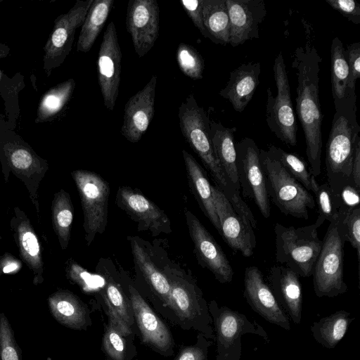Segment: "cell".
Segmentation results:
<instances>
[{
	"instance_id": "obj_39",
	"label": "cell",
	"mask_w": 360,
	"mask_h": 360,
	"mask_svg": "<svg viewBox=\"0 0 360 360\" xmlns=\"http://www.w3.org/2000/svg\"><path fill=\"white\" fill-rule=\"evenodd\" d=\"M176 59L179 69L186 76L193 79L202 78L205 62L193 46L180 43L176 49Z\"/></svg>"
},
{
	"instance_id": "obj_14",
	"label": "cell",
	"mask_w": 360,
	"mask_h": 360,
	"mask_svg": "<svg viewBox=\"0 0 360 360\" xmlns=\"http://www.w3.org/2000/svg\"><path fill=\"white\" fill-rule=\"evenodd\" d=\"M126 292L131 306L137 335L142 344L161 356L167 357L174 354L175 342L167 325L134 285L129 284Z\"/></svg>"
},
{
	"instance_id": "obj_3",
	"label": "cell",
	"mask_w": 360,
	"mask_h": 360,
	"mask_svg": "<svg viewBox=\"0 0 360 360\" xmlns=\"http://www.w3.org/2000/svg\"><path fill=\"white\" fill-rule=\"evenodd\" d=\"M360 126L356 111L335 112L326 150L327 184L339 198L342 188L349 184Z\"/></svg>"
},
{
	"instance_id": "obj_10",
	"label": "cell",
	"mask_w": 360,
	"mask_h": 360,
	"mask_svg": "<svg viewBox=\"0 0 360 360\" xmlns=\"http://www.w3.org/2000/svg\"><path fill=\"white\" fill-rule=\"evenodd\" d=\"M276 94L266 90V120L271 132L285 144L297 145V122L290 96L288 73L281 51L273 66Z\"/></svg>"
},
{
	"instance_id": "obj_34",
	"label": "cell",
	"mask_w": 360,
	"mask_h": 360,
	"mask_svg": "<svg viewBox=\"0 0 360 360\" xmlns=\"http://www.w3.org/2000/svg\"><path fill=\"white\" fill-rule=\"evenodd\" d=\"M202 15L210 39L215 44L227 45L230 20L226 0H202Z\"/></svg>"
},
{
	"instance_id": "obj_16",
	"label": "cell",
	"mask_w": 360,
	"mask_h": 360,
	"mask_svg": "<svg viewBox=\"0 0 360 360\" xmlns=\"http://www.w3.org/2000/svg\"><path fill=\"white\" fill-rule=\"evenodd\" d=\"M122 51L115 25L107 26L97 59L98 80L106 108L112 111L119 93L121 76Z\"/></svg>"
},
{
	"instance_id": "obj_15",
	"label": "cell",
	"mask_w": 360,
	"mask_h": 360,
	"mask_svg": "<svg viewBox=\"0 0 360 360\" xmlns=\"http://www.w3.org/2000/svg\"><path fill=\"white\" fill-rule=\"evenodd\" d=\"M185 217L199 264L208 269L220 283H231L233 270L221 246L190 210L185 211Z\"/></svg>"
},
{
	"instance_id": "obj_37",
	"label": "cell",
	"mask_w": 360,
	"mask_h": 360,
	"mask_svg": "<svg viewBox=\"0 0 360 360\" xmlns=\"http://www.w3.org/2000/svg\"><path fill=\"white\" fill-rule=\"evenodd\" d=\"M75 87L73 79H69L49 89L39 103L35 123L51 121L68 103Z\"/></svg>"
},
{
	"instance_id": "obj_7",
	"label": "cell",
	"mask_w": 360,
	"mask_h": 360,
	"mask_svg": "<svg viewBox=\"0 0 360 360\" xmlns=\"http://www.w3.org/2000/svg\"><path fill=\"white\" fill-rule=\"evenodd\" d=\"M217 345L216 360H240L243 335L250 333L270 342L266 330L255 321H251L238 311L219 306L212 300L208 303Z\"/></svg>"
},
{
	"instance_id": "obj_12",
	"label": "cell",
	"mask_w": 360,
	"mask_h": 360,
	"mask_svg": "<svg viewBox=\"0 0 360 360\" xmlns=\"http://www.w3.org/2000/svg\"><path fill=\"white\" fill-rule=\"evenodd\" d=\"M236 165L240 189L244 197L252 200L262 216L271 214L270 200L260 160L259 148L255 141L245 137L236 144Z\"/></svg>"
},
{
	"instance_id": "obj_21",
	"label": "cell",
	"mask_w": 360,
	"mask_h": 360,
	"mask_svg": "<svg viewBox=\"0 0 360 360\" xmlns=\"http://www.w3.org/2000/svg\"><path fill=\"white\" fill-rule=\"evenodd\" d=\"M230 20L229 44L236 47L259 37V25L266 15L264 0H226Z\"/></svg>"
},
{
	"instance_id": "obj_49",
	"label": "cell",
	"mask_w": 360,
	"mask_h": 360,
	"mask_svg": "<svg viewBox=\"0 0 360 360\" xmlns=\"http://www.w3.org/2000/svg\"><path fill=\"white\" fill-rule=\"evenodd\" d=\"M22 266L21 259L9 252L0 256V276L18 273Z\"/></svg>"
},
{
	"instance_id": "obj_50",
	"label": "cell",
	"mask_w": 360,
	"mask_h": 360,
	"mask_svg": "<svg viewBox=\"0 0 360 360\" xmlns=\"http://www.w3.org/2000/svg\"><path fill=\"white\" fill-rule=\"evenodd\" d=\"M349 184L360 191V137L356 143Z\"/></svg>"
},
{
	"instance_id": "obj_5",
	"label": "cell",
	"mask_w": 360,
	"mask_h": 360,
	"mask_svg": "<svg viewBox=\"0 0 360 360\" xmlns=\"http://www.w3.org/2000/svg\"><path fill=\"white\" fill-rule=\"evenodd\" d=\"M259 160L269 200L285 215L309 219L315 207L313 195L295 180L269 150H259Z\"/></svg>"
},
{
	"instance_id": "obj_40",
	"label": "cell",
	"mask_w": 360,
	"mask_h": 360,
	"mask_svg": "<svg viewBox=\"0 0 360 360\" xmlns=\"http://www.w3.org/2000/svg\"><path fill=\"white\" fill-rule=\"evenodd\" d=\"M318 207V217L314 224L318 229L325 222H331L338 214L339 198L333 193L327 182L319 184L314 192Z\"/></svg>"
},
{
	"instance_id": "obj_51",
	"label": "cell",
	"mask_w": 360,
	"mask_h": 360,
	"mask_svg": "<svg viewBox=\"0 0 360 360\" xmlns=\"http://www.w3.org/2000/svg\"><path fill=\"white\" fill-rule=\"evenodd\" d=\"M9 52H10L9 46L6 44L0 43V59L2 58L6 57L8 56V54L9 53ZM1 75H2V72L0 70V81L1 79Z\"/></svg>"
},
{
	"instance_id": "obj_27",
	"label": "cell",
	"mask_w": 360,
	"mask_h": 360,
	"mask_svg": "<svg viewBox=\"0 0 360 360\" xmlns=\"http://www.w3.org/2000/svg\"><path fill=\"white\" fill-rule=\"evenodd\" d=\"M52 316L63 326L86 331L92 325L88 306L75 293L58 289L47 299Z\"/></svg>"
},
{
	"instance_id": "obj_13",
	"label": "cell",
	"mask_w": 360,
	"mask_h": 360,
	"mask_svg": "<svg viewBox=\"0 0 360 360\" xmlns=\"http://www.w3.org/2000/svg\"><path fill=\"white\" fill-rule=\"evenodd\" d=\"M93 0H77L65 13L58 15L44 46V70L47 77L60 67L72 50L76 30L82 25Z\"/></svg>"
},
{
	"instance_id": "obj_46",
	"label": "cell",
	"mask_w": 360,
	"mask_h": 360,
	"mask_svg": "<svg viewBox=\"0 0 360 360\" xmlns=\"http://www.w3.org/2000/svg\"><path fill=\"white\" fill-rule=\"evenodd\" d=\"M182 7L188 16L191 18L194 25L199 30L202 35L210 39L203 24L202 7V0H181Z\"/></svg>"
},
{
	"instance_id": "obj_48",
	"label": "cell",
	"mask_w": 360,
	"mask_h": 360,
	"mask_svg": "<svg viewBox=\"0 0 360 360\" xmlns=\"http://www.w3.org/2000/svg\"><path fill=\"white\" fill-rule=\"evenodd\" d=\"M346 58L349 66L350 82L356 89V82L360 77V43L348 44L345 49Z\"/></svg>"
},
{
	"instance_id": "obj_26",
	"label": "cell",
	"mask_w": 360,
	"mask_h": 360,
	"mask_svg": "<svg viewBox=\"0 0 360 360\" xmlns=\"http://www.w3.org/2000/svg\"><path fill=\"white\" fill-rule=\"evenodd\" d=\"M330 75L335 112L356 111V89L351 85L346 51L338 37L333 38L330 46Z\"/></svg>"
},
{
	"instance_id": "obj_31",
	"label": "cell",
	"mask_w": 360,
	"mask_h": 360,
	"mask_svg": "<svg viewBox=\"0 0 360 360\" xmlns=\"http://www.w3.org/2000/svg\"><path fill=\"white\" fill-rule=\"evenodd\" d=\"M210 127L215 156L231 184L240 192L236 165V150L233 138L236 128H229L214 121H210Z\"/></svg>"
},
{
	"instance_id": "obj_42",
	"label": "cell",
	"mask_w": 360,
	"mask_h": 360,
	"mask_svg": "<svg viewBox=\"0 0 360 360\" xmlns=\"http://www.w3.org/2000/svg\"><path fill=\"white\" fill-rule=\"evenodd\" d=\"M337 217L338 231L345 242H349L360 257V207L353 210L342 219Z\"/></svg>"
},
{
	"instance_id": "obj_19",
	"label": "cell",
	"mask_w": 360,
	"mask_h": 360,
	"mask_svg": "<svg viewBox=\"0 0 360 360\" xmlns=\"http://www.w3.org/2000/svg\"><path fill=\"white\" fill-rule=\"evenodd\" d=\"M243 296L251 309L266 321L286 330H290L289 317L257 266H251L245 269Z\"/></svg>"
},
{
	"instance_id": "obj_47",
	"label": "cell",
	"mask_w": 360,
	"mask_h": 360,
	"mask_svg": "<svg viewBox=\"0 0 360 360\" xmlns=\"http://www.w3.org/2000/svg\"><path fill=\"white\" fill-rule=\"evenodd\" d=\"M65 272L68 278L78 285L82 290H90V274L75 261H67Z\"/></svg>"
},
{
	"instance_id": "obj_41",
	"label": "cell",
	"mask_w": 360,
	"mask_h": 360,
	"mask_svg": "<svg viewBox=\"0 0 360 360\" xmlns=\"http://www.w3.org/2000/svg\"><path fill=\"white\" fill-rule=\"evenodd\" d=\"M0 360H22L14 330L3 312L0 313Z\"/></svg>"
},
{
	"instance_id": "obj_11",
	"label": "cell",
	"mask_w": 360,
	"mask_h": 360,
	"mask_svg": "<svg viewBox=\"0 0 360 360\" xmlns=\"http://www.w3.org/2000/svg\"><path fill=\"white\" fill-rule=\"evenodd\" d=\"M76 184L84 214L85 240L90 245L97 233L105 229L108 203L110 195L108 183L98 174L84 169L71 172Z\"/></svg>"
},
{
	"instance_id": "obj_29",
	"label": "cell",
	"mask_w": 360,
	"mask_h": 360,
	"mask_svg": "<svg viewBox=\"0 0 360 360\" xmlns=\"http://www.w3.org/2000/svg\"><path fill=\"white\" fill-rule=\"evenodd\" d=\"M101 295L108 319H111L124 333L136 335L138 332L130 301L122 285L111 276H107Z\"/></svg>"
},
{
	"instance_id": "obj_9",
	"label": "cell",
	"mask_w": 360,
	"mask_h": 360,
	"mask_svg": "<svg viewBox=\"0 0 360 360\" xmlns=\"http://www.w3.org/2000/svg\"><path fill=\"white\" fill-rule=\"evenodd\" d=\"M1 172L5 183L8 182L11 172L25 185L29 197L39 218V193L41 180L49 169L46 160L22 141H8L0 149Z\"/></svg>"
},
{
	"instance_id": "obj_25",
	"label": "cell",
	"mask_w": 360,
	"mask_h": 360,
	"mask_svg": "<svg viewBox=\"0 0 360 360\" xmlns=\"http://www.w3.org/2000/svg\"><path fill=\"white\" fill-rule=\"evenodd\" d=\"M269 288L293 323L302 319V290L300 276L285 266L274 265L267 274Z\"/></svg>"
},
{
	"instance_id": "obj_18",
	"label": "cell",
	"mask_w": 360,
	"mask_h": 360,
	"mask_svg": "<svg viewBox=\"0 0 360 360\" xmlns=\"http://www.w3.org/2000/svg\"><path fill=\"white\" fill-rule=\"evenodd\" d=\"M214 205L219 221L220 235L234 251L250 257L256 247V238L251 225L233 209L217 186H212Z\"/></svg>"
},
{
	"instance_id": "obj_45",
	"label": "cell",
	"mask_w": 360,
	"mask_h": 360,
	"mask_svg": "<svg viewBox=\"0 0 360 360\" xmlns=\"http://www.w3.org/2000/svg\"><path fill=\"white\" fill-rule=\"evenodd\" d=\"M333 9L354 24L360 23V5L354 0H325Z\"/></svg>"
},
{
	"instance_id": "obj_1",
	"label": "cell",
	"mask_w": 360,
	"mask_h": 360,
	"mask_svg": "<svg viewBox=\"0 0 360 360\" xmlns=\"http://www.w3.org/2000/svg\"><path fill=\"white\" fill-rule=\"evenodd\" d=\"M316 47L309 39L297 47L292 56V68L297 78L296 112L304 132L309 169L316 178L321 174L323 113L319 100L320 64Z\"/></svg>"
},
{
	"instance_id": "obj_43",
	"label": "cell",
	"mask_w": 360,
	"mask_h": 360,
	"mask_svg": "<svg viewBox=\"0 0 360 360\" xmlns=\"http://www.w3.org/2000/svg\"><path fill=\"white\" fill-rule=\"evenodd\" d=\"M214 341L198 333L193 345L181 347L174 360H207L209 348Z\"/></svg>"
},
{
	"instance_id": "obj_52",
	"label": "cell",
	"mask_w": 360,
	"mask_h": 360,
	"mask_svg": "<svg viewBox=\"0 0 360 360\" xmlns=\"http://www.w3.org/2000/svg\"><path fill=\"white\" fill-rule=\"evenodd\" d=\"M1 237L0 236V240H1Z\"/></svg>"
},
{
	"instance_id": "obj_17",
	"label": "cell",
	"mask_w": 360,
	"mask_h": 360,
	"mask_svg": "<svg viewBox=\"0 0 360 360\" xmlns=\"http://www.w3.org/2000/svg\"><path fill=\"white\" fill-rule=\"evenodd\" d=\"M126 26L139 57L146 56L159 35L160 8L156 0H130L127 4Z\"/></svg>"
},
{
	"instance_id": "obj_35",
	"label": "cell",
	"mask_w": 360,
	"mask_h": 360,
	"mask_svg": "<svg viewBox=\"0 0 360 360\" xmlns=\"http://www.w3.org/2000/svg\"><path fill=\"white\" fill-rule=\"evenodd\" d=\"M135 335H127L110 319L104 326L101 349L108 360H133L138 352Z\"/></svg>"
},
{
	"instance_id": "obj_22",
	"label": "cell",
	"mask_w": 360,
	"mask_h": 360,
	"mask_svg": "<svg viewBox=\"0 0 360 360\" xmlns=\"http://www.w3.org/2000/svg\"><path fill=\"white\" fill-rule=\"evenodd\" d=\"M119 206L153 236L172 232L171 222L165 212L143 195L129 186L119 188Z\"/></svg>"
},
{
	"instance_id": "obj_53",
	"label": "cell",
	"mask_w": 360,
	"mask_h": 360,
	"mask_svg": "<svg viewBox=\"0 0 360 360\" xmlns=\"http://www.w3.org/2000/svg\"><path fill=\"white\" fill-rule=\"evenodd\" d=\"M133 360H139V359H133Z\"/></svg>"
},
{
	"instance_id": "obj_6",
	"label": "cell",
	"mask_w": 360,
	"mask_h": 360,
	"mask_svg": "<svg viewBox=\"0 0 360 360\" xmlns=\"http://www.w3.org/2000/svg\"><path fill=\"white\" fill-rule=\"evenodd\" d=\"M317 229L314 224L295 227L276 223L274 226L276 262L285 264L300 277L311 276L322 246Z\"/></svg>"
},
{
	"instance_id": "obj_33",
	"label": "cell",
	"mask_w": 360,
	"mask_h": 360,
	"mask_svg": "<svg viewBox=\"0 0 360 360\" xmlns=\"http://www.w3.org/2000/svg\"><path fill=\"white\" fill-rule=\"evenodd\" d=\"M114 4V0H93L82 25L77 51L87 53L101 32Z\"/></svg>"
},
{
	"instance_id": "obj_54",
	"label": "cell",
	"mask_w": 360,
	"mask_h": 360,
	"mask_svg": "<svg viewBox=\"0 0 360 360\" xmlns=\"http://www.w3.org/2000/svg\"><path fill=\"white\" fill-rule=\"evenodd\" d=\"M0 1H1V0H0Z\"/></svg>"
},
{
	"instance_id": "obj_8",
	"label": "cell",
	"mask_w": 360,
	"mask_h": 360,
	"mask_svg": "<svg viewBox=\"0 0 360 360\" xmlns=\"http://www.w3.org/2000/svg\"><path fill=\"white\" fill-rule=\"evenodd\" d=\"M345 243L338 231L335 217L322 240L312 273L314 290L319 297H335L347 290L343 276Z\"/></svg>"
},
{
	"instance_id": "obj_38",
	"label": "cell",
	"mask_w": 360,
	"mask_h": 360,
	"mask_svg": "<svg viewBox=\"0 0 360 360\" xmlns=\"http://www.w3.org/2000/svg\"><path fill=\"white\" fill-rule=\"evenodd\" d=\"M268 150L276 157L285 170L308 191H315L319 186L305 162L294 153H290L275 146Z\"/></svg>"
},
{
	"instance_id": "obj_36",
	"label": "cell",
	"mask_w": 360,
	"mask_h": 360,
	"mask_svg": "<svg viewBox=\"0 0 360 360\" xmlns=\"http://www.w3.org/2000/svg\"><path fill=\"white\" fill-rule=\"evenodd\" d=\"M74 209L70 194L60 189L51 202V220L60 246L65 250L69 245Z\"/></svg>"
},
{
	"instance_id": "obj_28",
	"label": "cell",
	"mask_w": 360,
	"mask_h": 360,
	"mask_svg": "<svg viewBox=\"0 0 360 360\" xmlns=\"http://www.w3.org/2000/svg\"><path fill=\"white\" fill-rule=\"evenodd\" d=\"M260 73L259 62L241 64L230 73L226 85L219 91V95L227 99L236 112H242L259 86Z\"/></svg>"
},
{
	"instance_id": "obj_44",
	"label": "cell",
	"mask_w": 360,
	"mask_h": 360,
	"mask_svg": "<svg viewBox=\"0 0 360 360\" xmlns=\"http://www.w3.org/2000/svg\"><path fill=\"white\" fill-rule=\"evenodd\" d=\"M359 190L351 184L345 186L339 194V209L337 217L344 218L353 210L359 207Z\"/></svg>"
},
{
	"instance_id": "obj_20",
	"label": "cell",
	"mask_w": 360,
	"mask_h": 360,
	"mask_svg": "<svg viewBox=\"0 0 360 360\" xmlns=\"http://www.w3.org/2000/svg\"><path fill=\"white\" fill-rule=\"evenodd\" d=\"M157 75H153L145 86L130 97L124 105L121 133L131 143L141 140L155 114Z\"/></svg>"
},
{
	"instance_id": "obj_23",
	"label": "cell",
	"mask_w": 360,
	"mask_h": 360,
	"mask_svg": "<svg viewBox=\"0 0 360 360\" xmlns=\"http://www.w3.org/2000/svg\"><path fill=\"white\" fill-rule=\"evenodd\" d=\"M13 214L10 227L20 259L32 271V283L36 285H40L44 281V268L39 238L23 210L15 206Z\"/></svg>"
},
{
	"instance_id": "obj_30",
	"label": "cell",
	"mask_w": 360,
	"mask_h": 360,
	"mask_svg": "<svg viewBox=\"0 0 360 360\" xmlns=\"http://www.w3.org/2000/svg\"><path fill=\"white\" fill-rule=\"evenodd\" d=\"M188 185L200 208L220 234L219 221L216 213L212 185L204 169L193 156L186 150H182Z\"/></svg>"
},
{
	"instance_id": "obj_2",
	"label": "cell",
	"mask_w": 360,
	"mask_h": 360,
	"mask_svg": "<svg viewBox=\"0 0 360 360\" xmlns=\"http://www.w3.org/2000/svg\"><path fill=\"white\" fill-rule=\"evenodd\" d=\"M178 117L181 134L193 151L200 158L234 210L253 229H257V221L250 207L231 184L218 160L211 140L208 116L199 106L193 94L188 95L179 106Z\"/></svg>"
},
{
	"instance_id": "obj_32",
	"label": "cell",
	"mask_w": 360,
	"mask_h": 360,
	"mask_svg": "<svg viewBox=\"0 0 360 360\" xmlns=\"http://www.w3.org/2000/svg\"><path fill=\"white\" fill-rule=\"evenodd\" d=\"M350 316L349 312L341 309L314 321L310 327L314 339L325 348L334 349L354 320Z\"/></svg>"
},
{
	"instance_id": "obj_4",
	"label": "cell",
	"mask_w": 360,
	"mask_h": 360,
	"mask_svg": "<svg viewBox=\"0 0 360 360\" xmlns=\"http://www.w3.org/2000/svg\"><path fill=\"white\" fill-rule=\"evenodd\" d=\"M170 284L171 308L177 326L194 330L214 340L212 319L201 289L191 277L173 269H164Z\"/></svg>"
},
{
	"instance_id": "obj_24",
	"label": "cell",
	"mask_w": 360,
	"mask_h": 360,
	"mask_svg": "<svg viewBox=\"0 0 360 360\" xmlns=\"http://www.w3.org/2000/svg\"><path fill=\"white\" fill-rule=\"evenodd\" d=\"M130 241L134 262L149 288L150 300L154 307L162 316L173 325L177 326L171 308L170 284L167 276L155 265L149 255L134 238H131Z\"/></svg>"
}]
</instances>
